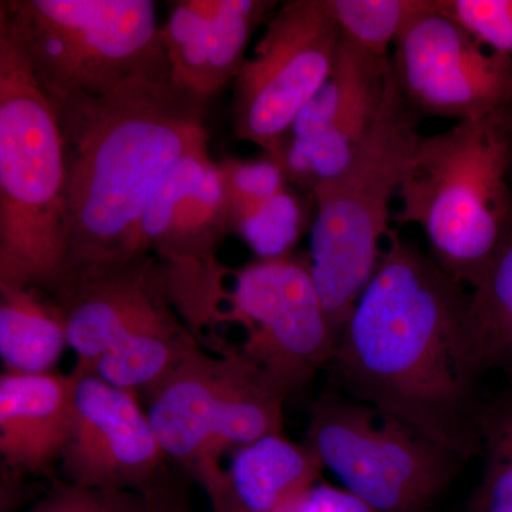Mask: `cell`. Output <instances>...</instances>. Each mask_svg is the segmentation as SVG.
Wrapping results in <instances>:
<instances>
[{
  "mask_svg": "<svg viewBox=\"0 0 512 512\" xmlns=\"http://www.w3.org/2000/svg\"><path fill=\"white\" fill-rule=\"evenodd\" d=\"M470 292L390 231L329 363L343 394L467 461L481 453Z\"/></svg>",
  "mask_w": 512,
  "mask_h": 512,
  "instance_id": "obj_1",
  "label": "cell"
},
{
  "mask_svg": "<svg viewBox=\"0 0 512 512\" xmlns=\"http://www.w3.org/2000/svg\"><path fill=\"white\" fill-rule=\"evenodd\" d=\"M207 104L174 83L147 79L97 99L52 104L66 154L67 268L134 255L158 183L208 146Z\"/></svg>",
  "mask_w": 512,
  "mask_h": 512,
  "instance_id": "obj_2",
  "label": "cell"
},
{
  "mask_svg": "<svg viewBox=\"0 0 512 512\" xmlns=\"http://www.w3.org/2000/svg\"><path fill=\"white\" fill-rule=\"evenodd\" d=\"M160 272L198 345L201 340L211 348L224 330H241L231 355L258 367L286 397L332 362L339 335L320 301L308 254L255 259L239 269L217 258L160 261Z\"/></svg>",
  "mask_w": 512,
  "mask_h": 512,
  "instance_id": "obj_3",
  "label": "cell"
},
{
  "mask_svg": "<svg viewBox=\"0 0 512 512\" xmlns=\"http://www.w3.org/2000/svg\"><path fill=\"white\" fill-rule=\"evenodd\" d=\"M512 107L421 137L392 221L416 225L430 256L473 289L512 228Z\"/></svg>",
  "mask_w": 512,
  "mask_h": 512,
  "instance_id": "obj_4",
  "label": "cell"
},
{
  "mask_svg": "<svg viewBox=\"0 0 512 512\" xmlns=\"http://www.w3.org/2000/svg\"><path fill=\"white\" fill-rule=\"evenodd\" d=\"M66 183L56 111L0 16V286L46 291L66 272Z\"/></svg>",
  "mask_w": 512,
  "mask_h": 512,
  "instance_id": "obj_5",
  "label": "cell"
},
{
  "mask_svg": "<svg viewBox=\"0 0 512 512\" xmlns=\"http://www.w3.org/2000/svg\"><path fill=\"white\" fill-rule=\"evenodd\" d=\"M421 137L419 114L404 99L392 69L382 110L362 146L338 175L312 191L309 264L339 336L382 261L392 231L390 205Z\"/></svg>",
  "mask_w": 512,
  "mask_h": 512,
  "instance_id": "obj_6",
  "label": "cell"
},
{
  "mask_svg": "<svg viewBox=\"0 0 512 512\" xmlns=\"http://www.w3.org/2000/svg\"><path fill=\"white\" fill-rule=\"evenodd\" d=\"M50 103L97 99L136 79L171 82L151 0H2Z\"/></svg>",
  "mask_w": 512,
  "mask_h": 512,
  "instance_id": "obj_7",
  "label": "cell"
},
{
  "mask_svg": "<svg viewBox=\"0 0 512 512\" xmlns=\"http://www.w3.org/2000/svg\"><path fill=\"white\" fill-rule=\"evenodd\" d=\"M148 417L168 460L210 488L222 454L282 434L286 396L247 359L200 345L151 390Z\"/></svg>",
  "mask_w": 512,
  "mask_h": 512,
  "instance_id": "obj_8",
  "label": "cell"
},
{
  "mask_svg": "<svg viewBox=\"0 0 512 512\" xmlns=\"http://www.w3.org/2000/svg\"><path fill=\"white\" fill-rule=\"evenodd\" d=\"M305 444L346 491L376 512H431L460 457L346 394L313 404Z\"/></svg>",
  "mask_w": 512,
  "mask_h": 512,
  "instance_id": "obj_9",
  "label": "cell"
},
{
  "mask_svg": "<svg viewBox=\"0 0 512 512\" xmlns=\"http://www.w3.org/2000/svg\"><path fill=\"white\" fill-rule=\"evenodd\" d=\"M342 32L326 0H289L266 22L234 80L232 126L238 140L282 164L286 140L335 64Z\"/></svg>",
  "mask_w": 512,
  "mask_h": 512,
  "instance_id": "obj_10",
  "label": "cell"
},
{
  "mask_svg": "<svg viewBox=\"0 0 512 512\" xmlns=\"http://www.w3.org/2000/svg\"><path fill=\"white\" fill-rule=\"evenodd\" d=\"M397 86L417 114L456 121L512 107V59L424 0L394 42Z\"/></svg>",
  "mask_w": 512,
  "mask_h": 512,
  "instance_id": "obj_11",
  "label": "cell"
},
{
  "mask_svg": "<svg viewBox=\"0 0 512 512\" xmlns=\"http://www.w3.org/2000/svg\"><path fill=\"white\" fill-rule=\"evenodd\" d=\"M392 74L377 57L342 36L328 79L293 124L282 154L289 184L312 191L355 156L382 110Z\"/></svg>",
  "mask_w": 512,
  "mask_h": 512,
  "instance_id": "obj_12",
  "label": "cell"
},
{
  "mask_svg": "<svg viewBox=\"0 0 512 512\" xmlns=\"http://www.w3.org/2000/svg\"><path fill=\"white\" fill-rule=\"evenodd\" d=\"M72 376L73 429L60 458L63 481L99 490L150 493L168 458L137 394L93 373Z\"/></svg>",
  "mask_w": 512,
  "mask_h": 512,
  "instance_id": "obj_13",
  "label": "cell"
},
{
  "mask_svg": "<svg viewBox=\"0 0 512 512\" xmlns=\"http://www.w3.org/2000/svg\"><path fill=\"white\" fill-rule=\"evenodd\" d=\"M46 292L63 313L77 356L74 375L89 372L117 343L177 313L151 254L70 266Z\"/></svg>",
  "mask_w": 512,
  "mask_h": 512,
  "instance_id": "obj_14",
  "label": "cell"
},
{
  "mask_svg": "<svg viewBox=\"0 0 512 512\" xmlns=\"http://www.w3.org/2000/svg\"><path fill=\"white\" fill-rule=\"evenodd\" d=\"M234 234L220 163L208 146L171 168L151 194L138 225L134 255L160 261H208Z\"/></svg>",
  "mask_w": 512,
  "mask_h": 512,
  "instance_id": "obj_15",
  "label": "cell"
},
{
  "mask_svg": "<svg viewBox=\"0 0 512 512\" xmlns=\"http://www.w3.org/2000/svg\"><path fill=\"white\" fill-rule=\"evenodd\" d=\"M275 0H178L161 28L171 83L210 101L234 82L255 30L268 22Z\"/></svg>",
  "mask_w": 512,
  "mask_h": 512,
  "instance_id": "obj_16",
  "label": "cell"
},
{
  "mask_svg": "<svg viewBox=\"0 0 512 512\" xmlns=\"http://www.w3.org/2000/svg\"><path fill=\"white\" fill-rule=\"evenodd\" d=\"M74 377L59 373L0 376V457L13 476H50L69 443Z\"/></svg>",
  "mask_w": 512,
  "mask_h": 512,
  "instance_id": "obj_17",
  "label": "cell"
},
{
  "mask_svg": "<svg viewBox=\"0 0 512 512\" xmlns=\"http://www.w3.org/2000/svg\"><path fill=\"white\" fill-rule=\"evenodd\" d=\"M323 470L308 444L272 434L234 451L205 491L211 512H286L319 483Z\"/></svg>",
  "mask_w": 512,
  "mask_h": 512,
  "instance_id": "obj_18",
  "label": "cell"
},
{
  "mask_svg": "<svg viewBox=\"0 0 512 512\" xmlns=\"http://www.w3.org/2000/svg\"><path fill=\"white\" fill-rule=\"evenodd\" d=\"M70 348L56 302L36 286H0V357L5 373H52Z\"/></svg>",
  "mask_w": 512,
  "mask_h": 512,
  "instance_id": "obj_19",
  "label": "cell"
},
{
  "mask_svg": "<svg viewBox=\"0 0 512 512\" xmlns=\"http://www.w3.org/2000/svg\"><path fill=\"white\" fill-rule=\"evenodd\" d=\"M197 340L178 313L107 350L86 373L137 393L156 389L180 366ZM82 375V373H80Z\"/></svg>",
  "mask_w": 512,
  "mask_h": 512,
  "instance_id": "obj_20",
  "label": "cell"
},
{
  "mask_svg": "<svg viewBox=\"0 0 512 512\" xmlns=\"http://www.w3.org/2000/svg\"><path fill=\"white\" fill-rule=\"evenodd\" d=\"M471 345L481 372L512 377V228L493 262L470 292Z\"/></svg>",
  "mask_w": 512,
  "mask_h": 512,
  "instance_id": "obj_21",
  "label": "cell"
},
{
  "mask_svg": "<svg viewBox=\"0 0 512 512\" xmlns=\"http://www.w3.org/2000/svg\"><path fill=\"white\" fill-rule=\"evenodd\" d=\"M484 470L468 512H512V393L478 414Z\"/></svg>",
  "mask_w": 512,
  "mask_h": 512,
  "instance_id": "obj_22",
  "label": "cell"
},
{
  "mask_svg": "<svg viewBox=\"0 0 512 512\" xmlns=\"http://www.w3.org/2000/svg\"><path fill=\"white\" fill-rule=\"evenodd\" d=\"M423 5L424 0H326L342 36L383 59Z\"/></svg>",
  "mask_w": 512,
  "mask_h": 512,
  "instance_id": "obj_23",
  "label": "cell"
},
{
  "mask_svg": "<svg viewBox=\"0 0 512 512\" xmlns=\"http://www.w3.org/2000/svg\"><path fill=\"white\" fill-rule=\"evenodd\" d=\"M308 224L312 227L311 211L288 185L239 228L237 235L251 248L256 259H278L293 254Z\"/></svg>",
  "mask_w": 512,
  "mask_h": 512,
  "instance_id": "obj_24",
  "label": "cell"
},
{
  "mask_svg": "<svg viewBox=\"0 0 512 512\" xmlns=\"http://www.w3.org/2000/svg\"><path fill=\"white\" fill-rule=\"evenodd\" d=\"M437 8L488 49L512 59V0H436Z\"/></svg>",
  "mask_w": 512,
  "mask_h": 512,
  "instance_id": "obj_25",
  "label": "cell"
},
{
  "mask_svg": "<svg viewBox=\"0 0 512 512\" xmlns=\"http://www.w3.org/2000/svg\"><path fill=\"white\" fill-rule=\"evenodd\" d=\"M29 512H151L150 497L56 481Z\"/></svg>",
  "mask_w": 512,
  "mask_h": 512,
  "instance_id": "obj_26",
  "label": "cell"
},
{
  "mask_svg": "<svg viewBox=\"0 0 512 512\" xmlns=\"http://www.w3.org/2000/svg\"><path fill=\"white\" fill-rule=\"evenodd\" d=\"M286 512H376L345 488L318 483Z\"/></svg>",
  "mask_w": 512,
  "mask_h": 512,
  "instance_id": "obj_27",
  "label": "cell"
},
{
  "mask_svg": "<svg viewBox=\"0 0 512 512\" xmlns=\"http://www.w3.org/2000/svg\"><path fill=\"white\" fill-rule=\"evenodd\" d=\"M180 508L178 505L175 507L173 503H165V495H163L154 503L151 512H177L180 511Z\"/></svg>",
  "mask_w": 512,
  "mask_h": 512,
  "instance_id": "obj_28",
  "label": "cell"
},
{
  "mask_svg": "<svg viewBox=\"0 0 512 512\" xmlns=\"http://www.w3.org/2000/svg\"><path fill=\"white\" fill-rule=\"evenodd\" d=\"M508 183H510L512 191V138H511V153H510V167H508Z\"/></svg>",
  "mask_w": 512,
  "mask_h": 512,
  "instance_id": "obj_29",
  "label": "cell"
}]
</instances>
